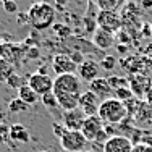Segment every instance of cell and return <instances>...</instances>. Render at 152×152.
I'll list each match as a JSON object with an SVG mask.
<instances>
[{
  "instance_id": "1",
  "label": "cell",
  "mask_w": 152,
  "mask_h": 152,
  "mask_svg": "<svg viewBox=\"0 0 152 152\" xmlns=\"http://www.w3.org/2000/svg\"><path fill=\"white\" fill-rule=\"evenodd\" d=\"M28 23L37 31H45L55 23V8L47 2H36L28 10Z\"/></svg>"
},
{
  "instance_id": "2",
  "label": "cell",
  "mask_w": 152,
  "mask_h": 152,
  "mask_svg": "<svg viewBox=\"0 0 152 152\" xmlns=\"http://www.w3.org/2000/svg\"><path fill=\"white\" fill-rule=\"evenodd\" d=\"M97 115H99V118L107 126L108 125L113 126V125L121 123L123 120H126V117H128V107H126L125 102L118 100L117 97H108V99L100 102Z\"/></svg>"
},
{
  "instance_id": "3",
  "label": "cell",
  "mask_w": 152,
  "mask_h": 152,
  "mask_svg": "<svg viewBox=\"0 0 152 152\" xmlns=\"http://www.w3.org/2000/svg\"><path fill=\"white\" fill-rule=\"evenodd\" d=\"M81 133L89 142H105L107 137V129L105 123L99 118V115H92V117H86L84 125L81 128Z\"/></svg>"
},
{
  "instance_id": "4",
  "label": "cell",
  "mask_w": 152,
  "mask_h": 152,
  "mask_svg": "<svg viewBox=\"0 0 152 152\" xmlns=\"http://www.w3.org/2000/svg\"><path fill=\"white\" fill-rule=\"evenodd\" d=\"M55 96L58 94H81V79L76 73L57 75L53 79V91Z\"/></svg>"
},
{
  "instance_id": "5",
  "label": "cell",
  "mask_w": 152,
  "mask_h": 152,
  "mask_svg": "<svg viewBox=\"0 0 152 152\" xmlns=\"http://www.w3.org/2000/svg\"><path fill=\"white\" fill-rule=\"evenodd\" d=\"M58 141L61 149L66 152H83L86 151L89 142L81 131H70V129H65L58 137Z\"/></svg>"
},
{
  "instance_id": "6",
  "label": "cell",
  "mask_w": 152,
  "mask_h": 152,
  "mask_svg": "<svg viewBox=\"0 0 152 152\" xmlns=\"http://www.w3.org/2000/svg\"><path fill=\"white\" fill-rule=\"evenodd\" d=\"M97 28L108 32H118L123 26V18L118 15V12H99L97 13Z\"/></svg>"
},
{
  "instance_id": "7",
  "label": "cell",
  "mask_w": 152,
  "mask_h": 152,
  "mask_svg": "<svg viewBox=\"0 0 152 152\" xmlns=\"http://www.w3.org/2000/svg\"><path fill=\"white\" fill-rule=\"evenodd\" d=\"M129 89L136 99H144L147 92L152 88V78H149L146 73H134L129 76Z\"/></svg>"
},
{
  "instance_id": "8",
  "label": "cell",
  "mask_w": 152,
  "mask_h": 152,
  "mask_svg": "<svg viewBox=\"0 0 152 152\" xmlns=\"http://www.w3.org/2000/svg\"><path fill=\"white\" fill-rule=\"evenodd\" d=\"M28 86L31 89H34L39 96H44L47 92L53 91V79L50 78L47 73H32L29 78H28Z\"/></svg>"
},
{
  "instance_id": "9",
  "label": "cell",
  "mask_w": 152,
  "mask_h": 152,
  "mask_svg": "<svg viewBox=\"0 0 152 152\" xmlns=\"http://www.w3.org/2000/svg\"><path fill=\"white\" fill-rule=\"evenodd\" d=\"M52 68L57 75H66V73H76L78 71V63L73 60L71 55L58 53L52 60Z\"/></svg>"
},
{
  "instance_id": "10",
  "label": "cell",
  "mask_w": 152,
  "mask_h": 152,
  "mask_svg": "<svg viewBox=\"0 0 152 152\" xmlns=\"http://www.w3.org/2000/svg\"><path fill=\"white\" fill-rule=\"evenodd\" d=\"M134 144L126 136H110L104 142V152H131Z\"/></svg>"
},
{
  "instance_id": "11",
  "label": "cell",
  "mask_w": 152,
  "mask_h": 152,
  "mask_svg": "<svg viewBox=\"0 0 152 152\" xmlns=\"http://www.w3.org/2000/svg\"><path fill=\"white\" fill-rule=\"evenodd\" d=\"M100 102H102V100H100L94 92H91L88 89V91L81 92V97H79V108L86 113V117H92V115H97Z\"/></svg>"
},
{
  "instance_id": "12",
  "label": "cell",
  "mask_w": 152,
  "mask_h": 152,
  "mask_svg": "<svg viewBox=\"0 0 152 152\" xmlns=\"http://www.w3.org/2000/svg\"><path fill=\"white\" fill-rule=\"evenodd\" d=\"M100 65L97 63V61H94V60H84L83 63H79L78 65V76H79V79H83V81H86V83H91L94 81V79H97V78H100Z\"/></svg>"
},
{
  "instance_id": "13",
  "label": "cell",
  "mask_w": 152,
  "mask_h": 152,
  "mask_svg": "<svg viewBox=\"0 0 152 152\" xmlns=\"http://www.w3.org/2000/svg\"><path fill=\"white\" fill-rule=\"evenodd\" d=\"M86 120V113L81 108H75L70 112H63V126L70 131H81Z\"/></svg>"
},
{
  "instance_id": "14",
  "label": "cell",
  "mask_w": 152,
  "mask_h": 152,
  "mask_svg": "<svg viewBox=\"0 0 152 152\" xmlns=\"http://www.w3.org/2000/svg\"><path fill=\"white\" fill-rule=\"evenodd\" d=\"M89 91L94 92L99 99H102V100L108 99V97H113V91H112L110 84H108V79L102 78V76L89 83Z\"/></svg>"
},
{
  "instance_id": "15",
  "label": "cell",
  "mask_w": 152,
  "mask_h": 152,
  "mask_svg": "<svg viewBox=\"0 0 152 152\" xmlns=\"http://www.w3.org/2000/svg\"><path fill=\"white\" fill-rule=\"evenodd\" d=\"M92 42H94V45H96L97 49L108 50V49H112V47H113L115 37H113V34H112V32L104 31V29H100V28H97V29L94 31V34H92Z\"/></svg>"
},
{
  "instance_id": "16",
  "label": "cell",
  "mask_w": 152,
  "mask_h": 152,
  "mask_svg": "<svg viewBox=\"0 0 152 152\" xmlns=\"http://www.w3.org/2000/svg\"><path fill=\"white\" fill-rule=\"evenodd\" d=\"M79 97H81V94H58L57 96L58 108H61L63 112L79 108Z\"/></svg>"
},
{
  "instance_id": "17",
  "label": "cell",
  "mask_w": 152,
  "mask_h": 152,
  "mask_svg": "<svg viewBox=\"0 0 152 152\" xmlns=\"http://www.w3.org/2000/svg\"><path fill=\"white\" fill-rule=\"evenodd\" d=\"M10 139L15 141V142H29L31 136L29 131L24 125L21 123H15V125L10 126Z\"/></svg>"
},
{
  "instance_id": "18",
  "label": "cell",
  "mask_w": 152,
  "mask_h": 152,
  "mask_svg": "<svg viewBox=\"0 0 152 152\" xmlns=\"http://www.w3.org/2000/svg\"><path fill=\"white\" fill-rule=\"evenodd\" d=\"M18 97H20L23 102H26L28 105H34V104L41 99V96H39L34 89H31L28 84H23L20 89H18Z\"/></svg>"
},
{
  "instance_id": "19",
  "label": "cell",
  "mask_w": 152,
  "mask_h": 152,
  "mask_svg": "<svg viewBox=\"0 0 152 152\" xmlns=\"http://www.w3.org/2000/svg\"><path fill=\"white\" fill-rule=\"evenodd\" d=\"M13 73H15L13 65L10 63L8 60L0 57V83H7V79H8Z\"/></svg>"
},
{
  "instance_id": "20",
  "label": "cell",
  "mask_w": 152,
  "mask_h": 152,
  "mask_svg": "<svg viewBox=\"0 0 152 152\" xmlns=\"http://www.w3.org/2000/svg\"><path fill=\"white\" fill-rule=\"evenodd\" d=\"M108 84H110L112 91H117V89H123V88H129V79L123 78V76H108Z\"/></svg>"
},
{
  "instance_id": "21",
  "label": "cell",
  "mask_w": 152,
  "mask_h": 152,
  "mask_svg": "<svg viewBox=\"0 0 152 152\" xmlns=\"http://www.w3.org/2000/svg\"><path fill=\"white\" fill-rule=\"evenodd\" d=\"M99 12H117L118 7L121 5L120 0H96Z\"/></svg>"
},
{
  "instance_id": "22",
  "label": "cell",
  "mask_w": 152,
  "mask_h": 152,
  "mask_svg": "<svg viewBox=\"0 0 152 152\" xmlns=\"http://www.w3.org/2000/svg\"><path fill=\"white\" fill-rule=\"evenodd\" d=\"M28 108H29V105H28L26 102H23L20 97H15V99H12L8 102L10 113H21V112H26Z\"/></svg>"
},
{
  "instance_id": "23",
  "label": "cell",
  "mask_w": 152,
  "mask_h": 152,
  "mask_svg": "<svg viewBox=\"0 0 152 152\" xmlns=\"http://www.w3.org/2000/svg\"><path fill=\"white\" fill-rule=\"evenodd\" d=\"M41 102H42V105L47 107L49 110L58 108V100H57V96L53 92H47L44 96H41Z\"/></svg>"
},
{
  "instance_id": "24",
  "label": "cell",
  "mask_w": 152,
  "mask_h": 152,
  "mask_svg": "<svg viewBox=\"0 0 152 152\" xmlns=\"http://www.w3.org/2000/svg\"><path fill=\"white\" fill-rule=\"evenodd\" d=\"M113 97H117L118 100H121V102H128V100L134 99V96H133V92H131L129 88H123V89L113 91Z\"/></svg>"
},
{
  "instance_id": "25",
  "label": "cell",
  "mask_w": 152,
  "mask_h": 152,
  "mask_svg": "<svg viewBox=\"0 0 152 152\" xmlns=\"http://www.w3.org/2000/svg\"><path fill=\"white\" fill-rule=\"evenodd\" d=\"M7 84H8V88H12V89H20L21 86L24 84V81H23V78H21L20 75H16V73H13L12 76H10L8 79H7Z\"/></svg>"
},
{
  "instance_id": "26",
  "label": "cell",
  "mask_w": 152,
  "mask_h": 152,
  "mask_svg": "<svg viewBox=\"0 0 152 152\" xmlns=\"http://www.w3.org/2000/svg\"><path fill=\"white\" fill-rule=\"evenodd\" d=\"M115 65H117V58L112 57V55L104 57L102 61H100V68H102V70H107V71H112L115 68Z\"/></svg>"
},
{
  "instance_id": "27",
  "label": "cell",
  "mask_w": 152,
  "mask_h": 152,
  "mask_svg": "<svg viewBox=\"0 0 152 152\" xmlns=\"http://www.w3.org/2000/svg\"><path fill=\"white\" fill-rule=\"evenodd\" d=\"M3 5V10H5L7 13H18V3L15 2V0H3L2 2Z\"/></svg>"
},
{
  "instance_id": "28",
  "label": "cell",
  "mask_w": 152,
  "mask_h": 152,
  "mask_svg": "<svg viewBox=\"0 0 152 152\" xmlns=\"http://www.w3.org/2000/svg\"><path fill=\"white\" fill-rule=\"evenodd\" d=\"M10 139V126H7L5 123H0V144L7 142Z\"/></svg>"
},
{
  "instance_id": "29",
  "label": "cell",
  "mask_w": 152,
  "mask_h": 152,
  "mask_svg": "<svg viewBox=\"0 0 152 152\" xmlns=\"http://www.w3.org/2000/svg\"><path fill=\"white\" fill-rule=\"evenodd\" d=\"M131 152H152V146L151 144H146V142H137L133 146Z\"/></svg>"
},
{
  "instance_id": "30",
  "label": "cell",
  "mask_w": 152,
  "mask_h": 152,
  "mask_svg": "<svg viewBox=\"0 0 152 152\" xmlns=\"http://www.w3.org/2000/svg\"><path fill=\"white\" fill-rule=\"evenodd\" d=\"M55 31L58 32V36H63V37H66V36H70V28H66V26H61V24H55Z\"/></svg>"
},
{
  "instance_id": "31",
  "label": "cell",
  "mask_w": 152,
  "mask_h": 152,
  "mask_svg": "<svg viewBox=\"0 0 152 152\" xmlns=\"http://www.w3.org/2000/svg\"><path fill=\"white\" fill-rule=\"evenodd\" d=\"M18 18L20 20H16L20 24H23V23H28V13H18Z\"/></svg>"
},
{
  "instance_id": "32",
  "label": "cell",
  "mask_w": 152,
  "mask_h": 152,
  "mask_svg": "<svg viewBox=\"0 0 152 152\" xmlns=\"http://www.w3.org/2000/svg\"><path fill=\"white\" fill-rule=\"evenodd\" d=\"M144 102H146L147 105H151V107H152V88H151V91L147 92V96L144 97Z\"/></svg>"
},
{
  "instance_id": "33",
  "label": "cell",
  "mask_w": 152,
  "mask_h": 152,
  "mask_svg": "<svg viewBox=\"0 0 152 152\" xmlns=\"http://www.w3.org/2000/svg\"><path fill=\"white\" fill-rule=\"evenodd\" d=\"M141 5L146 10H151L152 8V0H141Z\"/></svg>"
},
{
  "instance_id": "34",
  "label": "cell",
  "mask_w": 152,
  "mask_h": 152,
  "mask_svg": "<svg viewBox=\"0 0 152 152\" xmlns=\"http://www.w3.org/2000/svg\"><path fill=\"white\" fill-rule=\"evenodd\" d=\"M55 2H57V7H60V8H61V7H65L68 3V0H55Z\"/></svg>"
},
{
  "instance_id": "35",
  "label": "cell",
  "mask_w": 152,
  "mask_h": 152,
  "mask_svg": "<svg viewBox=\"0 0 152 152\" xmlns=\"http://www.w3.org/2000/svg\"><path fill=\"white\" fill-rule=\"evenodd\" d=\"M37 55H39V50H37V49L29 50V57H37Z\"/></svg>"
},
{
  "instance_id": "36",
  "label": "cell",
  "mask_w": 152,
  "mask_h": 152,
  "mask_svg": "<svg viewBox=\"0 0 152 152\" xmlns=\"http://www.w3.org/2000/svg\"><path fill=\"white\" fill-rule=\"evenodd\" d=\"M83 152H96V151H83Z\"/></svg>"
},
{
  "instance_id": "37",
  "label": "cell",
  "mask_w": 152,
  "mask_h": 152,
  "mask_svg": "<svg viewBox=\"0 0 152 152\" xmlns=\"http://www.w3.org/2000/svg\"><path fill=\"white\" fill-rule=\"evenodd\" d=\"M151 34H152V23H151Z\"/></svg>"
},
{
  "instance_id": "38",
  "label": "cell",
  "mask_w": 152,
  "mask_h": 152,
  "mask_svg": "<svg viewBox=\"0 0 152 152\" xmlns=\"http://www.w3.org/2000/svg\"><path fill=\"white\" fill-rule=\"evenodd\" d=\"M39 152H47V151H39Z\"/></svg>"
},
{
  "instance_id": "39",
  "label": "cell",
  "mask_w": 152,
  "mask_h": 152,
  "mask_svg": "<svg viewBox=\"0 0 152 152\" xmlns=\"http://www.w3.org/2000/svg\"><path fill=\"white\" fill-rule=\"evenodd\" d=\"M151 68H152V61H151Z\"/></svg>"
},
{
  "instance_id": "40",
  "label": "cell",
  "mask_w": 152,
  "mask_h": 152,
  "mask_svg": "<svg viewBox=\"0 0 152 152\" xmlns=\"http://www.w3.org/2000/svg\"><path fill=\"white\" fill-rule=\"evenodd\" d=\"M0 2H3V0H0Z\"/></svg>"
}]
</instances>
